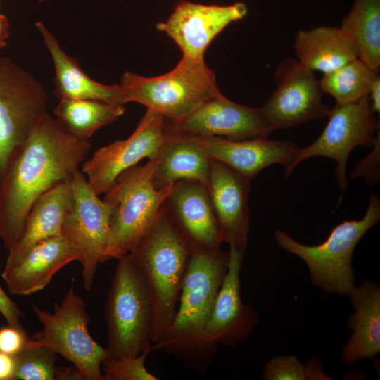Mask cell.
<instances>
[{
	"label": "cell",
	"instance_id": "obj_1",
	"mask_svg": "<svg viewBox=\"0 0 380 380\" xmlns=\"http://www.w3.org/2000/svg\"><path fill=\"white\" fill-rule=\"evenodd\" d=\"M91 144L70 133L47 112L15 151L0 182V238L8 251L23 232L35 200L70 181L87 158Z\"/></svg>",
	"mask_w": 380,
	"mask_h": 380
},
{
	"label": "cell",
	"instance_id": "obj_2",
	"mask_svg": "<svg viewBox=\"0 0 380 380\" xmlns=\"http://www.w3.org/2000/svg\"><path fill=\"white\" fill-rule=\"evenodd\" d=\"M177 312L165 336L153 343L196 367L206 365L215 350L203 340L218 291L229 267V253L220 248L191 246Z\"/></svg>",
	"mask_w": 380,
	"mask_h": 380
},
{
	"label": "cell",
	"instance_id": "obj_3",
	"mask_svg": "<svg viewBox=\"0 0 380 380\" xmlns=\"http://www.w3.org/2000/svg\"><path fill=\"white\" fill-rule=\"evenodd\" d=\"M191 252L190 243L165 205L153 224L129 253L145 279L151 297L152 343L160 342L172 326Z\"/></svg>",
	"mask_w": 380,
	"mask_h": 380
},
{
	"label": "cell",
	"instance_id": "obj_4",
	"mask_svg": "<svg viewBox=\"0 0 380 380\" xmlns=\"http://www.w3.org/2000/svg\"><path fill=\"white\" fill-rule=\"evenodd\" d=\"M156 158L122 172L106 193L110 205V232L102 262L129 253L153 224L172 190L157 188Z\"/></svg>",
	"mask_w": 380,
	"mask_h": 380
},
{
	"label": "cell",
	"instance_id": "obj_5",
	"mask_svg": "<svg viewBox=\"0 0 380 380\" xmlns=\"http://www.w3.org/2000/svg\"><path fill=\"white\" fill-rule=\"evenodd\" d=\"M117 260L105 306V360L137 355L152 343L153 311L146 281L129 253Z\"/></svg>",
	"mask_w": 380,
	"mask_h": 380
},
{
	"label": "cell",
	"instance_id": "obj_6",
	"mask_svg": "<svg viewBox=\"0 0 380 380\" xmlns=\"http://www.w3.org/2000/svg\"><path fill=\"white\" fill-rule=\"evenodd\" d=\"M379 220L380 199L372 194L361 219L344 221L336 225L321 244H302L280 229L274 231V236L281 248L305 262L314 286L326 293L348 296L355 286L352 267L355 248Z\"/></svg>",
	"mask_w": 380,
	"mask_h": 380
},
{
	"label": "cell",
	"instance_id": "obj_7",
	"mask_svg": "<svg viewBox=\"0 0 380 380\" xmlns=\"http://www.w3.org/2000/svg\"><path fill=\"white\" fill-rule=\"evenodd\" d=\"M120 85L126 103L142 104L168 121L179 120L220 92L215 74L204 60L182 56L170 71L144 77L126 71Z\"/></svg>",
	"mask_w": 380,
	"mask_h": 380
},
{
	"label": "cell",
	"instance_id": "obj_8",
	"mask_svg": "<svg viewBox=\"0 0 380 380\" xmlns=\"http://www.w3.org/2000/svg\"><path fill=\"white\" fill-rule=\"evenodd\" d=\"M86 308L84 299L75 293L72 279L61 302L54 303L53 312L32 304L43 329L30 339L64 357L82 373L86 380H103L101 366L107 358V352L89 331L90 319Z\"/></svg>",
	"mask_w": 380,
	"mask_h": 380
},
{
	"label": "cell",
	"instance_id": "obj_9",
	"mask_svg": "<svg viewBox=\"0 0 380 380\" xmlns=\"http://www.w3.org/2000/svg\"><path fill=\"white\" fill-rule=\"evenodd\" d=\"M48 96L30 72L0 57V182L15 151L46 111Z\"/></svg>",
	"mask_w": 380,
	"mask_h": 380
},
{
	"label": "cell",
	"instance_id": "obj_10",
	"mask_svg": "<svg viewBox=\"0 0 380 380\" xmlns=\"http://www.w3.org/2000/svg\"><path fill=\"white\" fill-rule=\"evenodd\" d=\"M329 120L319 137L300 149L292 165H297L313 156H324L336 161L335 177L339 189L348 186L346 165L351 151L357 146L372 147L380 122L372 110L369 95L360 99L331 109Z\"/></svg>",
	"mask_w": 380,
	"mask_h": 380
},
{
	"label": "cell",
	"instance_id": "obj_11",
	"mask_svg": "<svg viewBox=\"0 0 380 380\" xmlns=\"http://www.w3.org/2000/svg\"><path fill=\"white\" fill-rule=\"evenodd\" d=\"M70 182L73 203L63 221L61 236L78 255L82 284L90 291L107 246L111 210L91 189L81 170Z\"/></svg>",
	"mask_w": 380,
	"mask_h": 380
},
{
	"label": "cell",
	"instance_id": "obj_12",
	"mask_svg": "<svg viewBox=\"0 0 380 380\" xmlns=\"http://www.w3.org/2000/svg\"><path fill=\"white\" fill-rule=\"evenodd\" d=\"M165 120L147 109L129 137L97 149L87 158L81 171L91 189L98 195L106 194L122 172L145 158H157L169 139Z\"/></svg>",
	"mask_w": 380,
	"mask_h": 380
},
{
	"label": "cell",
	"instance_id": "obj_13",
	"mask_svg": "<svg viewBox=\"0 0 380 380\" xmlns=\"http://www.w3.org/2000/svg\"><path fill=\"white\" fill-rule=\"evenodd\" d=\"M274 78L275 90L260 107L273 131L329 116L331 109L322 101L319 80L296 58L283 59Z\"/></svg>",
	"mask_w": 380,
	"mask_h": 380
},
{
	"label": "cell",
	"instance_id": "obj_14",
	"mask_svg": "<svg viewBox=\"0 0 380 380\" xmlns=\"http://www.w3.org/2000/svg\"><path fill=\"white\" fill-rule=\"evenodd\" d=\"M165 127L170 134L214 136L234 140L267 137L273 131L260 107L234 103L222 94L205 101L179 120H166Z\"/></svg>",
	"mask_w": 380,
	"mask_h": 380
},
{
	"label": "cell",
	"instance_id": "obj_15",
	"mask_svg": "<svg viewBox=\"0 0 380 380\" xmlns=\"http://www.w3.org/2000/svg\"><path fill=\"white\" fill-rule=\"evenodd\" d=\"M244 3L229 5H206L189 1L177 3L168 18L156 25L179 47L182 56L204 60V53L212 41L230 23L247 14Z\"/></svg>",
	"mask_w": 380,
	"mask_h": 380
},
{
	"label": "cell",
	"instance_id": "obj_16",
	"mask_svg": "<svg viewBox=\"0 0 380 380\" xmlns=\"http://www.w3.org/2000/svg\"><path fill=\"white\" fill-rule=\"evenodd\" d=\"M244 252L229 247V267L203 333L205 345L213 350L219 344L234 346L254 330L258 314L243 303L240 272Z\"/></svg>",
	"mask_w": 380,
	"mask_h": 380
},
{
	"label": "cell",
	"instance_id": "obj_17",
	"mask_svg": "<svg viewBox=\"0 0 380 380\" xmlns=\"http://www.w3.org/2000/svg\"><path fill=\"white\" fill-rule=\"evenodd\" d=\"M194 136V135H192ZM207 156L234 170L249 181L263 169L280 164L284 177L293 172L292 165L299 148L289 140L267 137L234 140L214 136H194Z\"/></svg>",
	"mask_w": 380,
	"mask_h": 380
},
{
	"label": "cell",
	"instance_id": "obj_18",
	"mask_svg": "<svg viewBox=\"0 0 380 380\" xmlns=\"http://www.w3.org/2000/svg\"><path fill=\"white\" fill-rule=\"evenodd\" d=\"M249 183L234 170L212 160L208 189L222 241L242 252L246 248L250 225Z\"/></svg>",
	"mask_w": 380,
	"mask_h": 380
},
{
	"label": "cell",
	"instance_id": "obj_19",
	"mask_svg": "<svg viewBox=\"0 0 380 380\" xmlns=\"http://www.w3.org/2000/svg\"><path fill=\"white\" fill-rule=\"evenodd\" d=\"M165 205L191 246L220 248L222 241L208 187L196 182L179 181L172 185Z\"/></svg>",
	"mask_w": 380,
	"mask_h": 380
},
{
	"label": "cell",
	"instance_id": "obj_20",
	"mask_svg": "<svg viewBox=\"0 0 380 380\" xmlns=\"http://www.w3.org/2000/svg\"><path fill=\"white\" fill-rule=\"evenodd\" d=\"M79 260L62 236L42 241L18 260L5 265L2 278L11 293L29 296L44 289L68 263Z\"/></svg>",
	"mask_w": 380,
	"mask_h": 380
},
{
	"label": "cell",
	"instance_id": "obj_21",
	"mask_svg": "<svg viewBox=\"0 0 380 380\" xmlns=\"http://www.w3.org/2000/svg\"><path fill=\"white\" fill-rule=\"evenodd\" d=\"M355 312L347 318L353 331L342 349L341 362L347 366L372 359L380 351V287L372 280L355 286L349 294Z\"/></svg>",
	"mask_w": 380,
	"mask_h": 380
},
{
	"label": "cell",
	"instance_id": "obj_22",
	"mask_svg": "<svg viewBox=\"0 0 380 380\" xmlns=\"http://www.w3.org/2000/svg\"><path fill=\"white\" fill-rule=\"evenodd\" d=\"M70 181L54 186L35 200L20 236L8 251L5 265L18 260L39 242L61 236L63 221L74 198Z\"/></svg>",
	"mask_w": 380,
	"mask_h": 380
},
{
	"label": "cell",
	"instance_id": "obj_23",
	"mask_svg": "<svg viewBox=\"0 0 380 380\" xmlns=\"http://www.w3.org/2000/svg\"><path fill=\"white\" fill-rule=\"evenodd\" d=\"M36 27L41 33L54 64L55 94L60 99H87L125 105L120 84L106 85L90 78L77 62L61 48L57 39L42 23Z\"/></svg>",
	"mask_w": 380,
	"mask_h": 380
},
{
	"label": "cell",
	"instance_id": "obj_24",
	"mask_svg": "<svg viewBox=\"0 0 380 380\" xmlns=\"http://www.w3.org/2000/svg\"><path fill=\"white\" fill-rule=\"evenodd\" d=\"M169 134L156 158L153 179L157 188L179 181H193L208 186L212 160L192 135Z\"/></svg>",
	"mask_w": 380,
	"mask_h": 380
},
{
	"label": "cell",
	"instance_id": "obj_25",
	"mask_svg": "<svg viewBox=\"0 0 380 380\" xmlns=\"http://www.w3.org/2000/svg\"><path fill=\"white\" fill-rule=\"evenodd\" d=\"M293 48L296 59L312 71L332 72L358 58L339 27L317 26L297 32Z\"/></svg>",
	"mask_w": 380,
	"mask_h": 380
},
{
	"label": "cell",
	"instance_id": "obj_26",
	"mask_svg": "<svg viewBox=\"0 0 380 380\" xmlns=\"http://www.w3.org/2000/svg\"><path fill=\"white\" fill-rule=\"evenodd\" d=\"M361 59L380 69V0H354L339 27Z\"/></svg>",
	"mask_w": 380,
	"mask_h": 380
},
{
	"label": "cell",
	"instance_id": "obj_27",
	"mask_svg": "<svg viewBox=\"0 0 380 380\" xmlns=\"http://www.w3.org/2000/svg\"><path fill=\"white\" fill-rule=\"evenodd\" d=\"M125 112L124 105L87 99H60L54 109L56 118L70 133L87 140Z\"/></svg>",
	"mask_w": 380,
	"mask_h": 380
},
{
	"label": "cell",
	"instance_id": "obj_28",
	"mask_svg": "<svg viewBox=\"0 0 380 380\" xmlns=\"http://www.w3.org/2000/svg\"><path fill=\"white\" fill-rule=\"evenodd\" d=\"M379 72L357 58L324 74L319 84L322 92L333 96L336 105L346 104L369 95L370 87Z\"/></svg>",
	"mask_w": 380,
	"mask_h": 380
},
{
	"label": "cell",
	"instance_id": "obj_29",
	"mask_svg": "<svg viewBox=\"0 0 380 380\" xmlns=\"http://www.w3.org/2000/svg\"><path fill=\"white\" fill-rule=\"evenodd\" d=\"M57 353L50 348L32 343L28 338L23 350L15 355V379L56 380Z\"/></svg>",
	"mask_w": 380,
	"mask_h": 380
},
{
	"label": "cell",
	"instance_id": "obj_30",
	"mask_svg": "<svg viewBox=\"0 0 380 380\" xmlns=\"http://www.w3.org/2000/svg\"><path fill=\"white\" fill-rule=\"evenodd\" d=\"M265 380H326L319 360L310 359L305 365L293 355H279L265 363L262 372Z\"/></svg>",
	"mask_w": 380,
	"mask_h": 380
},
{
	"label": "cell",
	"instance_id": "obj_31",
	"mask_svg": "<svg viewBox=\"0 0 380 380\" xmlns=\"http://www.w3.org/2000/svg\"><path fill=\"white\" fill-rule=\"evenodd\" d=\"M156 350L153 344L144 348L135 356H127L116 360H105L103 364V380H157L145 366L148 355Z\"/></svg>",
	"mask_w": 380,
	"mask_h": 380
},
{
	"label": "cell",
	"instance_id": "obj_32",
	"mask_svg": "<svg viewBox=\"0 0 380 380\" xmlns=\"http://www.w3.org/2000/svg\"><path fill=\"white\" fill-rule=\"evenodd\" d=\"M372 151L360 160L351 170L350 178H363L369 186H374L380 180V133L376 134Z\"/></svg>",
	"mask_w": 380,
	"mask_h": 380
},
{
	"label": "cell",
	"instance_id": "obj_33",
	"mask_svg": "<svg viewBox=\"0 0 380 380\" xmlns=\"http://www.w3.org/2000/svg\"><path fill=\"white\" fill-rule=\"evenodd\" d=\"M29 337L25 329L8 324L0 328V351L15 356L25 347Z\"/></svg>",
	"mask_w": 380,
	"mask_h": 380
},
{
	"label": "cell",
	"instance_id": "obj_34",
	"mask_svg": "<svg viewBox=\"0 0 380 380\" xmlns=\"http://www.w3.org/2000/svg\"><path fill=\"white\" fill-rule=\"evenodd\" d=\"M0 314L8 324L20 329H25L21 319L25 314L19 306L6 294L0 286Z\"/></svg>",
	"mask_w": 380,
	"mask_h": 380
},
{
	"label": "cell",
	"instance_id": "obj_35",
	"mask_svg": "<svg viewBox=\"0 0 380 380\" xmlns=\"http://www.w3.org/2000/svg\"><path fill=\"white\" fill-rule=\"evenodd\" d=\"M15 374V357L0 351V380H13Z\"/></svg>",
	"mask_w": 380,
	"mask_h": 380
},
{
	"label": "cell",
	"instance_id": "obj_36",
	"mask_svg": "<svg viewBox=\"0 0 380 380\" xmlns=\"http://www.w3.org/2000/svg\"><path fill=\"white\" fill-rule=\"evenodd\" d=\"M86 380L82 373L74 365L58 367L56 380Z\"/></svg>",
	"mask_w": 380,
	"mask_h": 380
},
{
	"label": "cell",
	"instance_id": "obj_37",
	"mask_svg": "<svg viewBox=\"0 0 380 380\" xmlns=\"http://www.w3.org/2000/svg\"><path fill=\"white\" fill-rule=\"evenodd\" d=\"M369 99L372 110L377 115L380 113V77L373 81L369 91Z\"/></svg>",
	"mask_w": 380,
	"mask_h": 380
},
{
	"label": "cell",
	"instance_id": "obj_38",
	"mask_svg": "<svg viewBox=\"0 0 380 380\" xmlns=\"http://www.w3.org/2000/svg\"><path fill=\"white\" fill-rule=\"evenodd\" d=\"M9 28L10 23L8 18L0 13V49L6 45L9 37Z\"/></svg>",
	"mask_w": 380,
	"mask_h": 380
}]
</instances>
